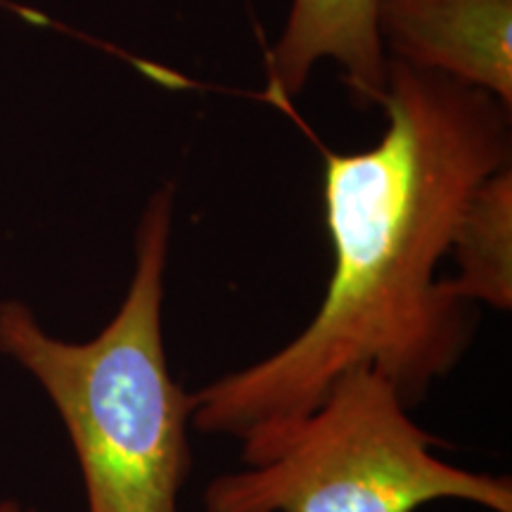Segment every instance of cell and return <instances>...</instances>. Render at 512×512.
I'll use <instances>...</instances> for the list:
<instances>
[{
  "mask_svg": "<svg viewBox=\"0 0 512 512\" xmlns=\"http://www.w3.org/2000/svg\"><path fill=\"white\" fill-rule=\"evenodd\" d=\"M0 512H31V510H24L22 505H17L15 501H5L0 503Z\"/></svg>",
  "mask_w": 512,
  "mask_h": 512,
  "instance_id": "7",
  "label": "cell"
},
{
  "mask_svg": "<svg viewBox=\"0 0 512 512\" xmlns=\"http://www.w3.org/2000/svg\"><path fill=\"white\" fill-rule=\"evenodd\" d=\"M448 254L458 271L446 287L467 304L512 306V169L491 174L467 200Z\"/></svg>",
  "mask_w": 512,
  "mask_h": 512,
  "instance_id": "6",
  "label": "cell"
},
{
  "mask_svg": "<svg viewBox=\"0 0 512 512\" xmlns=\"http://www.w3.org/2000/svg\"><path fill=\"white\" fill-rule=\"evenodd\" d=\"M377 34L387 60L512 107V0H377Z\"/></svg>",
  "mask_w": 512,
  "mask_h": 512,
  "instance_id": "4",
  "label": "cell"
},
{
  "mask_svg": "<svg viewBox=\"0 0 512 512\" xmlns=\"http://www.w3.org/2000/svg\"><path fill=\"white\" fill-rule=\"evenodd\" d=\"M174 197L164 185L147 200L128 292L98 337L64 342L38 325L27 304H0V351L55 403L88 512H178L190 472L195 399L171 375L162 323Z\"/></svg>",
  "mask_w": 512,
  "mask_h": 512,
  "instance_id": "2",
  "label": "cell"
},
{
  "mask_svg": "<svg viewBox=\"0 0 512 512\" xmlns=\"http://www.w3.org/2000/svg\"><path fill=\"white\" fill-rule=\"evenodd\" d=\"M380 143L325 155L332 275L285 347L192 394V427L247 439L297 420L351 370L392 382L408 408L465 356L475 309L437 278L467 200L510 164L494 95L387 60Z\"/></svg>",
  "mask_w": 512,
  "mask_h": 512,
  "instance_id": "1",
  "label": "cell"
},
{
  "mask_svg": "<svg viewBox=\"0 0 512 512\" xmlns=\"http://www.w3.org/2000/svg\"><path fill=\"white\" fill-rule=\"evenodd\" d=\"M392 382L358 368L297 420L242 439L240 472L214 477L204 512H418L434 501L512 512V479L439 458Z\"/></svg>",
  "mask_w": 512,
  "mask_h": 512,
  "instance_id": "3",
  "label": "cell"
},
{
  "mask_svg": "<svg viewBox=\"0 0 512 512\" xmlns=\"http://www.w3.org/2000/svg\"><path fill=\"white\" fill-rule=\"evenodd\" d=\"M332 60L361 105H382L387 55L377 34V0H292L266 57V93L278 105L304 91L313 67Z\"/></svg>",
  "mask_w": 512,
  "mask_h": 512,
  "instance_id": "5",
  "label": "cell"
}]
</instances>
